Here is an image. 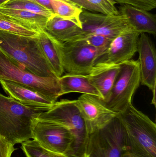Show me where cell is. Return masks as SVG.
<instances>
[{
  "instance_id": "6da1fadb",
  "label": "cell",
  "mask_w": 156,
  "mask_h": 157,
  "mask_svg": "<svg viewBox=\"0 0 156 157\" xmlns=\"http://www.w3.org/2000/svg\"><path fill=\"white\" fill-rule=\"evenodd\" d=\"M37 35L26 36L0 30V50L36 76L56 77L43 54Z\"/></svg>"
},
{
  "instance_id": "7a4b0ae2",
  "label": "cell",
  "mask_w": 156,
  "mask_h": 157,
  "mask_svg": "<svg viewBox=\"0 0 156 157\" xmlns=\"http://www.w3.org/2000/svg\"><path fill=\"white\" fill-rule=\"evenodd\" d=\"M43 112L0 93V134L14 145L32 139L33 125Z\"/></svg>"
},
{
  "instance_id": "3957f363",
  "label": "cell",
  "mask_w": 156,
  "mask_h": 157,
  "mask_svg": "<svg viewBox=\"0 0 156 157\" xmlns=\"http://www.w3.org/2000/svg\"><path fill=\"white\" fill-rule=\"evenodd\" d=\"M117 116L125 128L130 155L156 157V124L132 103Z\"/></svg>"
},
{
  "instance_id": "277c9868",
  "label": "cell",
  "mask_w": 156,
  "mask_h": 157,
  "mask_svg": "<svg viewBox=\"0 0 156 157\" xmlns=\"http://www.w3.org/2000/svg\"><path fill=\"white\" fill-rule=\"evenodd\" d=\"M84 154L87 157H131L127 133L117 115L104 127L88 134Z\"/></svg>"
},
{
  "instance_id": "5b68a950",
  "label": "cell",
  "mask_w": 156,
  "mask_h": 157,
  "mask_svg": "<svg viewBox=\"0 0 156 157\" xmlns=\"http://www.w3.org/2000/svg\"><path fill=\"white\" fill-rule=\"evenodd\" d=\"M38 119L59 124L69 130L73 143L67 156L82 157L88 136L87 126L75 100L56 101L51 109L40 113Z\"/></svg>"
},
{
  "instance_id": "8992f818",
  "label": "cell",
  "mask_w": 156,
  "mask_h": 157,
  "mask_svg": "<svg viewBox=\"0 0 156 157\" xmlns=\"http://www.w3.org/2000/svg\"><path fill=\"white\" fill-rule=\"evenodd\" d=\"M0 79L8 80L28 87L56 102L60 98L59 78L40 77L27 71L0 50Z\"/></svg>"
},
{
  "instance_id": "52a82bcc",
  "label": "cell",
  "mask_w": 156,
  "mask_h": 157,
  "mask_svg": "<svg viewBox=\"0 0 156 157\" xmlns=\"http://www.w3.org/2000/svg\"><path fill=\"white\" fill-rule=\"evenodd\" d=\"M56 41L63 70L70 74H89L98 59L105 52L103 50L90 46L83 40L63 43Z\"/></svg>"
},
{
  "instance_id": "ba28073f",
  "label": "cell",
  "mask_w": 156,
  "mask_h": 157,
  "mask_svg": "<svg viewBox=\"0 0 156 157\" xmlns=\"http://www.w3.org/2000/svg\"><path fill=\"white\" fill-rule=\"evenodd\" d=\"M140 83L138 60L132 59L122 63L109 100L104 104L107 108L117 113L123 111L132 103L133 96Z\"/></svg>"
},
{
  "instance_id": "9c48e42d",
  "label": "cell",
  "mask_w": 156,
  "mask_h": 157,
  "mask_svg": "<svg viewBox=\"0 0 156 157\" xmlns=\"http://www.w3.org/2000/svg\"><path fill=\"white\" fill-rule=\"evenodd\" d=\"M32 139L46 150L67 156L73 143L72 135L66 127L53 122L38 119L33 125Z\"/></svg>"
},
{
  "instance_id": "30bf717a",
  "label": "cell",
  "mask_w": 156,
  "mask_h": 157,
  "mask_svg": "<svg viewBox=\"0 0 156 157\" xmlns=\"http://www.w3.org/2000/svg\"><path fill=\"white\" fill-rule=\"evenodd\" d=\"M80 20L82 32L73 40L90 35H100L113 40L122 32L132 29L125 16L121 14L110 15L83 10Z\"/></svg>"
},
{
  "instance_id": "8fae6325",
  "label": "cell",
  "mask_w": 156,
  "mask_h": 157,
  "mask_svg": "<svg viewBox=\"0 0 156 157\" xmlns=\"http://www.w3.org/2000/svg\"><path fill=\"white\" fill-rule=\"evenodd\" d=\"M140 33L132 29L125 30L113 40L96 64L119 65L132 60L137 52Z\"/></svg>"
},
{
  "instance_id": "7c38bea8",
  "label": "cell",
  "mask_w": 156,
  "mask_h": 157,
  "mask_svg": "<svg viewBox=\"0 0 156 157\" xmlns=\"http://www.w3.org/2000/svg\"><path fill=\"white\" fill-rule=\"evenodd\" d=\"M76 103L85 121L88 134L104 127L118 113L92 95L82 94L76 100Z\"/></svg>"
},
{
  "instance_id": "4fadbf2b",
  "label": "cell",
  "mask_w": 156,
  "mask_h": 157,
  "mask_svg": "<svg viewBox=\"0 0 156 157\" xmlns=\"http://www.w3.org/2000/svg\"><path fill=\"white\" fill-rule=\"evenodd\" d=\"M139 53L141 83L153 93L152 104L156 107V54L151 39L145 33L140 34L137 52Z\"/></svg>"
},
{
  "instance_id": "5bb4252c",
  "label": "cell",
  "mask_w": 156,
  "mask_h": 157,
  "mask_svg": "<svg viewBox=\"0 0 156 157\" xmlns=\"http://www.w3.org/2000/svg\"><path fill=\"white\" fill-rule=\"evenodd\" d=\"M0 84L9 97L28 107L45 112L51 109L56 102L39 92L18 83L0 79Z\"/></svg>"
},
{
  "instance_id": "9a60e30c",
  "label": "cell",
  "mask_w": 156,
  "mask_h": 157,
  "mask_svg": "<svg viewBox=\"0 0 156 157\" xmlns=\"http://www.w3.org/2000/svg\"><path fill=\"white\" fill-rule=\"evenodd\" d=\"M120 65H95L89 74L86 75L90 83L98 90L102 97V101L109 100L111 91L120 70Z\"/></svg>"
},
{
  "instance_id": "2e32d148",
  "label": "cell",
  "mask_w": 156,
  "mask_h": 157,
  "mask_svg": "<svg viewBox=\"0 0 156 157\" xmlns=\"http://www.w3.org/2000/svg\"><path fill=\"white\" fill-rule=\"evenodd\" d=\"M121 14L125 16L132 29L140 34H156V17L149 11L133 6L123 4L119 8Z\"/></svg>"
},
{
  "instance_id": "e0dca14e",
  "label": "cell",
  "mask_w": 156,
  "mask_h": 157,
  "mask_svg": "<svg viewBox=\"0 0 156 157\" xmlns=\"http://www.w3.org/2000/svg\"><path fill=\"white\" fill-rule=\"evenodd\" d=\"M82 27L72 20L54 15L47 22L45 31L60 43L72 41L81 34Z\"/></svg>"
},
{
  "instance_id": "ac0fdd59",
  "label": "cell",
  "mask_w": 156,
  "mask_h": 157,
  "mask_svg": "<svg viewBox=\"0 0 156 157\" xmlns=\"http://www.w3.org/2000/svg\"><path fill=\"white\" fill-rule=\"evenodd\" d=\"M0 13L15 23L37 33L45 30L49 18L28 11L0 6Z\"/></svg>"
},
{
  "instance_id": "d6986e66",
  "label": "cell",
  "mask_w": 156,
  "mask_h": 157,
  "mask_svg": "<svg viewBox=\"0 0 156 157\" xmlns=\"http://www.w3.org/2000/svg\"><path fill=\"white\" fill-rule=\"evenodd\" d=\"M60 86V97L71 92L92 95L102 100L98 90L90 83L86 75L67 74L59 78Z\"/></svg>"
},
{
  "instance_id": "ffe728a7",
  "label": "cell",
  "mask_w": 156,
  "mask_h": 157,
  "mask_svg": "<svg viewBox=\"0 0 156 157\" xmlns=\"http://www.w3.org/2000/svg\"><path fill=\"white\" fill-rule=\"evenodd\" d=\"M38 38L43 54L52 71L58 78L62 76L64 71L56 45V41L45 30L38 33Z\"/></svg>"
},
{
  "instance_id": "44dd1931",
  "label": "cell",
  "mask_w": 156,
  "mask_h": 157,
  "mask_svg": "<svg viewBox=\"0 0 156 157\" xmlns=\"http://www.w3.org/2000/svg\"><path fill=\"white\" fill-rule=\"evenodd\" d=\"M90 12L113 15L120 14L111 0H64Z\"/></svg>"
},
{
  "instance_id": "7402d4cb",
  "label": "cell",
  "mask_w": 156,
  "mask_h": 157,
  "mask_svg": "<svg viewBox=\"0 0 156 157\" xmlns=\"http://www.w3.org/2000/svg\"><path fill=\"white\" fill-rule=\"evenodd\" d=\"M50 2L55 15L75 21L82 27L80 15L83 9L64 0H50Z\"/></svg>"
},
{
  "instance_id": "603a6c76",
  "label": "cell",
  "mask_w": 156,
  "mask_h": 157,
  "mask_svg": "<svg viewBox=\"0 0 156 157\" xmlns=\"http://www.w3.org/2000/svg\"><path fill=\"white\" fill-rule=\"evenodd\" d=\"M0 6L28 11L49 17L54 14L31 0H9Z\"/></svg>"
},
{
  "instance_id": "cb8c5ba5",
  "label": "cell",
  "mask_w": 156,
  "mask_h": 157,
  "mask_svg": "<svg viewBox=\"0 0 156 157\" xmlns=\"http://www.w3.org/2000/svg\"><path fill=\"white\" fill-rule=\"evenodd\" d=\"M21 148L26 157H69L45 149L34 139L22 143Z\"/></svg>"
},
{
  "instance_id": "d4e9b609",
  "label": "cell",
  "mask_w": 156,
  "mask_h": 157,
  "mask_svg": "<svg viewBox=\"0 0 156 157\" xmlns=\"http://www.w3.org/2000/svg\"><path fill=\"white\" fill-rule=\"evenodd\" d=\"M0 30L30 37L35 36L38 33L15 23L1 13H0Z\"/></svg>"
},
{
  "instance_id": "484cf974",
  "label": "cell",
  "mask_w": 156,
  "mask_h": 157,
  "mask_svg": "<svg viewBox=\"0 0 156 157\" xmlns=\"http://www.w3.org/2000/svg\"><path fill=\"white\" fill-rule=\"evenodd\" d=\"M78 40H83L92 47L106 52L113 40L100 35H90L80 37L73 41Z\"/></svg>"
},
{
  "instance_id": "4316f807",
  "label": "cell",
  "mask_w": 156,
  "mask_h": 157,
  "mask_svg": "<svg viewBox=\"0 0 156 157\" xmlns=\"http://www.w3.org/2000/svg\"><path fill=\"white\" fill-rule=\"evenodd\" d=\"M116 3L128 4L147 11H151L156 7V0H114Z\"/></svg>"
},
{
  "instance_id": "83f0119b",
  "label": "cell",
  "mask_w": 156,
  "mask_h": 157,
  "mask_svg": "<svg viewBox=\"0 0 156 157\" xmlns=\"http://www.w3.org/2000/svg\"><path fill=\"white\" fill-rule=\"evenodd\" d=\"M14 145L0 134V157H11L16 150Z\"/></svg>"
},
{
  "instance_id": "f1b7e54d",
  "label": "cell",
  "mask_w": 156,
  "mask_h": 157,
  "mask_svg": "<svg viewBox=\"0 0 156 157\" xmlns=\"http://www.w3.org/2000/svg\"><path fill=\"white\" fill-rule=\"evenodd\" d=\"M31 1L35 2L38 4L43 6L44 8L49 10L54 13L52 6H51L50 0H31Z\"/></svg>"
},
{
  "instance_id": "f546056e",
  "label": "cell",
  "mask_w": 156,
  "mask_h": 157,
  "mask_svg": "<svg viewBox=\"0 0 156 157\" xmlns=\"http://www.w3.org/2000/svg\"><path fill=\"white\" fill-rule=\"evenodd\" d=\"M8 1H9V0H0V6L2 5L5 3L6 2Z\"/></svg>"
},
{
  "instance_id": "4dcf8cb0",
  "label": "cell",
  "mask_w": 156,
  "mask_h": 157,
  "mask_svg": "<svg viewBox=\"0 0 156 157\" xmlns=\"http://www.w3.org/2000/svg\"><path fill=\"white\" fill-rule=\"evenodd\" d=\"M82 157H87V156L86 155H85V154H84V155H83V156H82Z\"/></svg>"
},
{
  "instance_id": "1f68e13d",
  "label": "cell",
  "mask_w": 156,
  "mask_h": 157,
  "mask_svg": "<svg viewBox=\"0 0 156 157\" xmlns=\"http://www.w3.org/2000/svg\"><path fill=\"white\" fill-rule=\"evenodd\" d=\"M131 157H135V156H134L132 155H131Z\"/></svg>"
}]
</instances>
